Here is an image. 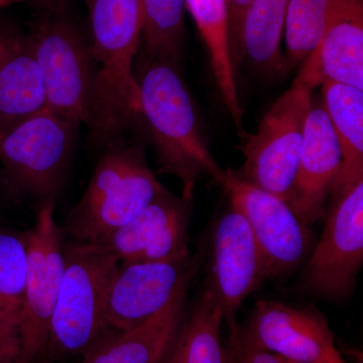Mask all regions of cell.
<instances>
[{"label":"cell","mask_w":363,"mask_h":363,"mask_svg":"<svg viewBox=\"0 0 363 363\" xmlns=\"http://www.w3.org/2000/svg\"><path fill=\"white\" fill-rule=\"evenodd\" d=\"M142 64L135 71L140 89L135 118L142 121L154 147L159 173L176 177L182 197L192 201L198 182L210 177L222 185L225 169L208 147L179 65L145 57Z\"/></svg>","instance_id":"1"},{"label":"cell","mask_w":363,"mask_h":363,"mask_svg":"<svg viewBox=\"0 0 363 363\" xmlns=\"http://www.w3.org/2000/svg\"><path fill=\"white\" fill-rule=\"evenodd\" d=\"M94 81L87 124L89 140L104 150L135 121L140 89L135 60L143 30L142 0H90Z\"/></svg>","instance_id":"2"},{"label":"cell","mask_w":363,"mask_h":363,"mask_svg":"<svg viewBox=\"0 0 363 363\" xmlns=\"http://www.w3.org/2000/svg\"><path fill=\"white\" fill-rule=\"evenodd\" d=\"M167 191L142 150L118 138L104 147L84 194L67 217L65 231L76 242H99Z\"/></svg>","instance_id":"3"},{"label":"cell","mask_w":363,"mask_h":363,"mask_svg":"<svg viewBox=\"0 0 363 363\" xmlns=\"http://www.w3.org/2000/svg\"><path fill=\"white\" fill-rule=\"evenodd\" d=\"M65 269L52 311L45 357L50 360L84 355L106 336L105 300L118 269L116 257L96 243L64 245Z\"/></svg>","instance_id":"4"},{"label":"cell","mask_w":363,"mask_h":363,"mask_svg":"<svg viewBox=\"0 0 363 363\" xmlns=\"http://www.w3.org/2000/svg\"><path fill=\"white\" fill-rule=\"evenodd\" d=\"M313 89L294 81L272 104L252 135L245 133L240 150L245 162L234 169L242 180L277 196L290 205L312 108Z\"/></svg>","instance_id":"5"},{"label":"cell","mask_w":363,"mask_h":363,"mask_svg":"<svg viewBox=\"0 0 363 363\" xmlns=\"http://www.w3.org/2000/svg\"><path fill=\"white\" fill-rule=\"evenodd\" d=\"M28 35L44 81L48 111L77 128L87 123L94 81L90 42L58 11L42 14Z\"/></svg>","instance_id":"6"},{"label":"cell","mask_w":363,"mask_h":363,"mask_svg":"<svg viewBox=\"0 0 363 363\" xmlns=\"http://www.w3.org/2000/svg\"><path fill=\"white\" fill-rule=\"evenodd\" d=\"M77 130L45 111L2 136L0 162L13 190L40 203L55 201L70 168Z\"/></svg>","instance_id":"7"},{"label":"cell","mask_w":363,"mask_h":363,"mask_svg":"<svg viewBox=\"0 0 363 363\" xmlns=\"http://www.w3.org/2000/svg\"><path fill=\"white\" fill-rule=\"evenodd\" d=\"M23 233L28 264L21 303V351L16 363H37L45 357L65 269L64 233L55 219L54 200L40 203L35 224Z\"/></svg>","instance_id":"8"},{"label":"cell","mask_w":363,"mask_h":363,"mask_svg":"<svg viewBox=\"0 0 363 363\" xmlns=\"http://www.w3.org/2000/svg\"><path fill=\"white\" fill-rule=\"evenodd\" d=\"M323 233L302 272L303 288L343 300L357 285L363 262V180L332 192Z\"/></svg>","instance_id":"9"},{"label":"cell","mask_w":363,"mask_h":363,"mask_svg":"<svg viewBox=\"0 0 363 363\" xmlns=\"http://www.w3.org/2000/svg\"><path fill=\"white\" fill-rule=\"evenodd\" d=\"M221 186L229 196L230 206L250 227L264 264V278H279L297 269L311 250L309 224L288 203L242 180L234 169H225Z\"/></svg>","instance_id":"10"},{"label":"cell","mask_w":363,"mask_h":363,"mask_svg":"<svg viewBox=\"0 0 363 363\" xmlns=\"http://www.w3.org/2000/svg\"><path fill=\"white\" fill-rule=\"evenodd\" d=\"M197 269V257L192 255L169 262L119 264L105 300L108 331L130 330L162 311L189 288Z\"/></svg>","instance_id":"11"},{"label":"cell","mask_w":363,"mask_h":363,"mask_svg":"<svg viewBox=\"0 0 363 363\" xmlns=\"http://www.w3.org/2000/svg\"><path fill=\"white\" fill-rule=\"evenodd\" d=\"M264 281V264L250 227L231 207L212 228L204 284L220 306L228 327L238 324L241 305Z\"/></svg>","instance_id":"12"},{"label":"cell","mask_w":363,"mask_h":363,"mask_svg":"<svg viewBox=\"0 0 363 363\" xmlns=\"http://www.w3.org/2000/svg\"><path fill=\"white\" fill-rule=\"evenodd\" d=\"M241 327L260 346L294 363H347L328 320L315 308L259 300Z\"/></svg>","instance_id":"13"},{"label":"cell","mask_w":363,"mask_h":363,"mask_svg":"<svg viewBox=\"0 0 363 363\" xmlns=\"http://www.w3.org/2000/svg\"><path fill=\"white\" fill-rule=\"evenodd\" d=\"M190 200L167 191L96 245L119 264L169 262L191 255Z\"/></svg>","instance_id":"14"},{"label":"cell","mask_w":363,"mask_h":363,"mask_svg":"<svg viewBox=\"0 0 363 363\" xmlns=\"http://www.w3.org/2000/svg\"><path fill=\"white\" fill-rule=\"evenodd\" d=\"M342 169V154L321 102L312 104L290 206L306 223L323 218Z\"/></svg>","instance_id":"15"},{"label":"cell","mask_w":363,"mask_h":363,"mask_svg":"<svg viewBox=\"0 0 363 363\" xmlns=\"http://www.w3.org/2000/svg\"><path fill=\"white\" fill-rule=\"evenodd\" d=\"M295 81L312 87L341 83L363 90V0H338L314 51Z\"/></svg>","instance_id":"16"},{"label":"cell","mask_w":363,"mask_h":363,"mask_svg":"<svg viewBox=\"0 0 363 363\" xmlns=\"http://www.w3.org/2000/svg\"><path fill=\"white\" fill-rule=\"evenodd\" d=\"M45 111L44 81L32 40L14 30L0 56V138Z\"/></svg>","instance_id":"17"},{"label":"cell","mask_w":363,"mask_h":363,"mask_svg":"<svg viewBox=\"0 0 363 363\" xmlns=\"http://www.w3.org/2000/svg\"><path fill=\"white\" fill-rule=\"evenodd\" d=\"M188 289L162 311L130 330L106 336L91 348L81 363H161L185 316Z\"/></svg>","instance_id":"18"},{"label":"cell","mask_w":363,"mask_h":363,"mask_svg":"<svg viewBox=\"0 0 363 363\" xmlns=\"http://www.w3.org/2000/svg\"><path fill=\"white\" fill-rule=\"evenodd\" d=\"M206 45L217 87L238 135H243V111L231 54L226 0H185Z\"/></svg>","instance_id":"19"},{"label":"cell","mask_w":363,"mask_h":363,"mask_svg":"<svg viewBox=\"0 0 363 363\" xmlns=\"http://www.w3.org/2000/svg\"><path fill=\"white\" fill-rule=\"evenodd\" d=\"M321 105L342 154V169L334 190L351 187L363 180V90L324 83Z\"/></svg>","instance_id":"20"},{"label":"cell","mask_w":363,"mask_h":363,"mask_svg":"<svg viewBox=\"0 0 363 363\" xmlns=\"http://www.w3.org/2000/svg\"><path fill=\"white\" fill-rule=\"evenodd\" d=\"M290 0H252L240 35L241 61L247 59L269 75H285V56L281 42Z\"/></svg>","instance_id":"21"},{"label":"cell","mask_w":363,"mask_h":363,"mask_svg":"<svg viewBox=\"0 0 363 363\" xmlns=\"http://www.w3.org/2000/svg\"><path fill=\"white\" fill-rule=\"evenodd\" d=\"M223 313L204 286L185 314L174 342L161 363H224L220 328Z\"/></svg>","instance_id":"22"},{"label":"cell","mask_w":363,"mask_h":363,"mask_svg":"<svg viewBox=\"0 0 363 363\" xmlns=\"http://www.w3.org/2000/svg\"><path fill=\"white\" fill-rule=\"evenodd\" d=\"M338 0H290L285 30V74L302 64L323 37Z\"/></svg>","instance_id":"23"},{"label":"cell","mask_w":363,"mask_h":363,"mask_svg":"<svg viewBox=\"0 0 363 363\" xmlns=\"http://www.w3.org/2000/svg\"><path fill=\"white\" fill-rule=\"evenodd\" d=\"M142 4L143 56L179 65L185 30V0H142Z\"/></svg>","instance_id":"24"},{"label":"cell","mask_w":363,"mask_h":363,"mask_svg":"<svg viewBox=\"0 0 363 363\" xmlns=\"http://www.w3.org/2000/svg\"><path fill=\"white\" fill-rule=\"evenodd\" d=\"M28 252L23 233L0 229V296L21 305Z\"/></svg>","instance_id":"25"},{"label":"cell","mask_w":363,"mask_h":363,"mask_svg":"<svg viewBox=\"0 0 363 363\" xmlns=\"http://www.w3.org/2000/svg\"><path fill=\"white\" fill-rule=\"evenodd\" d=\"M224 363H294L253 341L238 324L229 327Z\"/></svg>","instance_id":"26"},{"label":"cell","mask_w":363,"mask_h":363,"mask_svg":"<svg viewBox=\"0 0 363 363\" xmlns=\"http://www.w3.org/2000/svg\"><path fill=\"white\" fill-rule=\"evenodd\" d=\"M21 306L0 309V363H16L21 351Z\"/></svg>","instance_id":"27"},{"label":"cell","mask_w":363,"mask_h":363,"mask_svg":"<svg viewBox=\"0 0 363 363\" xmlns=\"http://www.w3.org/2000/svg\"><path fill=\"white\" fill-rule=\"evenodd\" d=\"M252 0H226L228 11L229 35L234 68L241 63L240 35L243 18Z\"/></svg>","instance_id":"28"},{"label":"cell","mask_w":363,"mask_h":363,"mask_svg":"<svg viewBox=\"0 0 363 363\" xmlns=\"http://www.w3.org/2000/svg\"><path fill=\"white\" fill-rule=\"evenodd\" d=\"M13 32V28H11L7 23L0 21V56Z\"/></svg>","instance_id":"29"},{"label":"cell","mask_w":363,"mask_h":363,"mask_svg":"<svg viewBox=\"0 0 363 363\" xmlns=\"http://www.w3.org/2000/svg\"><path fill=\"white\" fill-rule=\"evenodd\" d=\"M13 306L21 305L11 302V301L6 300V298H4L0 296V309H6V308L13 307Z\"/></svg>","instance_id":"30"},{"label":"cell","mask_w":363,"mask_h":363,"mask_svg":"<svg viewBox=\"0 0 363 363\" xmlns=\"http://www.w3.org/2000/svg\"><path fill=\"white\" fill-rule=\"evenodd\" d=\"M0 1H1V0H0Z\"/></svg>","instance_id":"31"}]
</instances>
